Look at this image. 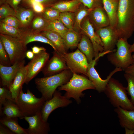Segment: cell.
I'll list each match as a JSON object with an SVG mask.
<instances>
[{
	"mask_svg": "<svg viewBox=\"0 0 134 134\" xmlns=\"http://www.w3.org/2000/svg\"><path fill=\"white\" fill-rule=\"evenodd\" d=\"M5 126L0 124V134H15Z\"/></svg>",
	"mask_w": 134,
	"mask_h": 134,
	"instance_id": "ee69618b",
	"label": "cell"
},
{
	"mask_svg": "<svg viewBox=\"0 0 134 134\" xmlns=\"http://www.w3.org/2000/svg\"><path fill=\"white\" fill-rule=\"evenodd\" d=\"M81 39L77 47L78 49L86 56L88 63L95 58V53L93 44L89 37L82 34Z\"/></svg>",
	"mask_w": 134,
	"mask_h": 134,
	"instance_id": "603a6c76",
	"label": "cell"
},
{
	"mask_svg": "<svg viewBox=\"0 0 134 134\" xmlns=\"http://www.w3.org/2000/svg\"><path fill=\"white\" fill-rule=\"evenodd\" d=\"M82 35L81 34L77 32L73 29H69L62 38L67 49L77 47Z\"/></svg>",
	"mask_w": 134,
	"mask_h": 134,
	"instance_id": "83f0119b",
	"label": "cell"
},
{
	"mask_svg": "<svg viewBox=\"0 0 134 134\" xmlns=\"http://www.w3.org/2000/svg\"><path fill=\"white\" fill-rule=\"evenodd\" d=\"M40 32L53 43L57 52L60 54L67 52V49L63 39L59 34L54 31L49 30H44Z\"/></svg>",
	"mask_w": 134,
	"mask_h": 134,
	"instance_id": "ffe728a7",
	"label": "cell"
},
{
	"mask_svg": "<svg viewBox=\"0 0 134 134\" xmlns=\"http://www.w3.org/2000/svg\"><path fill=\"white\" fill-rule=\"evenodd\" d=\"M60 12L57 9L50 7H45L42 15L46 19L51 21L59 19Z\"/></svg>",
	"mask_w": 134,
	"mask_h": 134,
	"instance_id": "836d02e7",
	"label": "cell"
},
{
	"mask_svg": "<svg viewBox=\"0 0 134 134\" xmlns=\"http://www.w3.org/2000/svg\"><path fill=\"white\" fill-rule=\"evenodd\" d=\"M132 56H133V59H134V53L133 54V55H132Z\"/></svg>",
	"mask_w": 134,
	"mask_h": 134,
	"instance_id": "816d5d0a",
	"label": "cell"
},
{
	"mask_svg": "<svg viewBox=\"0 0 134 134\" xmlns=\"http://www.w3.org/2000/svg\"><path fill=\"white\" fill-rule=\"evenodd\" d=\"M73 73L69 69L48 76L36 78V87L46 100L51 99L56 88L65 84L71 77Z\"/></svg>",
	"mask_w": 134,
	"mask_h": 134,
	"instance_id": "7a4b0ae2",
	"label": "cell"
},
{
	"mask_svg": "<svg viewBox=\"0 0 134 134\" xmlns=\"http://www.w3.org/2000/svg\"><path fill=\"white\" fill-rule=\"evenodd\" d=\"M87 17L95 30L110 25L109 18L103 7L92 9Z\"/></svg>",
	"mask_w": 134,
	"mask_h": 134,
	"instance_id": "e0dca14e",
	"label": "cell"
},
{
	"mask_svg": "<svg viewBox=\"0 0 134 134\" xmlns=\"http://www.w3.org/2000/svg\"><path fill=\"white\" fill-rule=\"evenodd\" d=\"M46 101L42 96L36 97L29 89L26 93H24L22 90L16 103L25 117L33 116L41 112Z\"/></svg>",
	"mask_w": 134,
	"mask_h": 134,
	"instance_id": "5b68a950",
	"label": "cell"
},
{
	"mask_svg": "<svg viewBox=\"0 0 134 134\" xmlns=\"http://www.w3.org/2000/svg\"><path fill=\"white\" fill-rule=\"evenodd\" d=\"M21 39L26 45L30 42L35 41L47 44L52 47L55 51L57 52L56 48L52 42L42 35L40 32H34L31 30L24 31Z\"/></svg>",
	"mask_w": 134,
	"mask_h": 134,
	"instance_id": "7402d4cb",
	"label": "cell"
},
{
	"mask_svg": "<svg viewBox=\"0 0 134 134\" xmlns=\"http://www.w3.org/2000/svg\"><path fill=\"white\" fill-rule=\"evenodd\" d=\"M104 92L114 107L128 110L134 109V106L127 96L126 87L118 80L111 77Z\"/></svg>",
	"mask_w": 134,
	"mask_h": 134,
	"instance_id": "277c9868",
	"label": "cell"
},
{
	"mask_svg": "<svg viewBox=\"0 0 134 134\" xmlns=\"http://www.w3.org/2000/svg\"><path fill=\"white\" fill-rule=\"evenodd\" d=\"M53 54L42 70L45 77L52 75L68 69L65 62L59 54L54 51Z\"/></svg>",
	"mask_w": 134,
	"mask_h": 134,
	"instance_id": "2e32d148",
	"label": "cell"
},
{
	"mask_svg": "<svg viewBox=\"0 0 134 134\" xmlns=\"http://www.w3.org/2000/svg\"><path fill=\"white\" fill-rule=\"evenodd\" d=\"M72 102L71 100L62 96L60 92L56 90L52 97L46 100L43 105L41 111L43 120L47 122L50 114L54 110L59 107H66Z\"/></svg>",
	"mask_w": 134,
	"mask_h": 134,
	"instance_id": "8fae6325",
	"label": "cell"
},
{
	"mask_svg": "<svg viewBox=\"0 0 134 134\" xmlns=\"http://www.w3.org/2000/svg\"><path fill=\"white\" fill-rule=\"evenodd\" d=\"M127 40L119 39L116 46L117 49L109 53V61L116 67L125 70L134 61L130 50V45Z\"/></svg>",
	"mask_w": 134,
	"mask_h": 134,
	"instance_id": "8992f818",
	"label": "cell"
},
{
	"mask_svg": "<svg viewBox=\"0 0 134 134\" xmlns=\"http://www.w3.org/2000/svg\"><path fill=\"white\" fill-rule=\"evenodd\" d=\"M125 134H133L134 133V129H129L125 128Z\"/></svg>",
	"mask_w": 134,
	"mask_h": 134,
	"instance_id": "c3c4849f",
	"label": "cell"
},
{
	"mask_svg": "<svg viewBox=\"0 0 134 134\" xmlns=\"http://www.w3.org/2000/svg\"><path fill=\"white\" fill-rule=\"evenodd\" d=\"M60 55L65 62L68 69L73 73H81L87 77L89 63L85 55L79 49L73 52H67Z\"/></svg>",
	"mask_w": 134,
	"mask_h": 134,
	"instance_id": "ba28073f",
	"label": "cell"
},
{
	"mask_svg": "<svg viewBox=\"0 0 134 134\" xmlns=\"http://www.w3.org/2000/svg\"><path fill=\"white\" fill-rule=\"evenodd\" d=\"M0 119V123L7 127L16 134H28L27 129L21 127L18 124V118H9L4 115Z\"/></svg>",
	"mask_w": 134,
	"mask_h": 134,
	"instance_id": "d4e9b609",
	"label": "cell"
},
{
	"mask_svg": "<svg viewBox=\"0 0 134 134\" xmlns=\"http://www.w3.org/2000/svg\"><path fill=\"white\" fill-rule=\"evenodd\" d=\"M74 12H61L58 20L67 28L69 29H72L74 25Z\"/></svg>",
	"mask_w": 134,
	"mask_h": 134,
	"instance_id": "d6a6232c",
	"label": "cell"
},
{
	"mask_svg": "<svg viewBox=\"0 0 134 134\" xmlns=\"http://www.w3.org/2000/svg\"><path fill=\"white\" fill-rule=\"evenodd\" d=\"M69 30L58 19L50 21L44 30H49L54 31L59 34L63 38Z\"/></svg>",
	"mask_w": 134,
	"mask_h": 134,
	"instance_id": "1f68e13d",
	"label": "cell"
},
{
	"mask_svg": "<svg viewBox=\"0 0 134 134\" xmlns=\"http://www.w3.org/2000/svg\"><path fill=\"white\" fill-rule=\"evenodd\" d=\"M24 1L28 5L34 2L39 3L45 7L49 6L59 1L58 0H26Z\"/></svg>",
	"mask_w": 134,
	"mask_h": 134,
	"instance_id": "60d3db41",
	"label": "cell"
},
{
	"mask_svg": "<svg viewBox=\"0 0 134 134\" xmlns=\"http://www.w3.org/2000/svg\"><path fill=\"white\" fill-rule=\"evenodd\" d=\"M33 8L34 11L38 13H42L44 11L45 7L41 4L37 2H33L29 5Z\"/></svg>",
	"mask_w": 134,
	"mask_h": 134,
	"instance_id": "7bdbcfd3",
	"label": "cell"
},
{
	"mask_svg": "<svg viewBox=\"0 0 134 134\" xmlns=\"http://www.w3.org/2000/svg\"><path fill=\"white\" fill-rule=\"evenodd\" d=\"M0 39L9 56L12 65L24 60L27 47L21 39L1 34Z\"/></svg>",
	"mask_w": 134,
	"mask_h": 134,
	"instance_id": "52a82bcc",
	"label": "cell"
},
{
	"mask_svg": "<svg viewBox=\"0 0 134 134\" xmlns=\"http://www.w3.org/2000/svg\"><path fill=\"white\" fill-rule=\"evenodd\" d=\"M58 1H69V0H58Z\"/></svg>",
	"mask_w": 134,
	"mask_h": 134,
	"instance_id": "f907efd6",
	"label": "cell"
},
{
	"mask_svg": "<svg viewBox=\"0 0 134 134\" xmlns=\"http://www.w3.org/2000/svg\"><path fill=\"white\" fill-rule=\"evenodd\" d=\"M23 0H0V5L6 3L9 5L16 11L18 8V5Z\"/></svg>",
	"mask_w": 134,
	"mask_h": 134,
	"instance_id": "b9f144b4",
	"label": "cell"
},
{
	"mask_svg": "<svg viewBox=\"0 0 134 134\" xmlns=\"http://www.w3.org/2000/svg\"><path fill=\"white\" fill-rule=\"evenodd\" d=\"M6 25L17 28L21 27L19 21L15 16H10L5 17L0 20Z\"/></svg>",
	"mask_w": 134,
	"mask_h": 134,
	"instance_id": "ab89813d",
	"label": "cell"
},
{
	"mask_svg": "<svg viewBox=\"0 0 134 134\" xmlns=\"http://www.w3.org/2000/svg\"><path fill=\"white\" fill-rule=\"evenodd\" d=\"M103 7L109 18L110 25L115 28L118 22V1L102 0Z\"/></svg>",
	"mask_w": 134,
	"mask_h": 134,
	"instance_id": "44dd1931",
	"label": "cell"
},
{
	"mask_svg": "<svg viewBox=\"0 0 134 134\" xmlns=\"http://www.w3.org/2000/svg\"><path fill=\"white\" fill-rule=\"evenodd\" d=\"M15 16L19 21L21 27H26L32 22L34 16L33 10L19 7L16 11Z\"/></svg>",
	"mask_w": 134,
	"mask_h": 134,
	"instance_id": "4316f807",
	"label": "cell"
},
{
	"mask_svg": "<svg viewBox=\"0 0 134 134\" xmlns=\"http://www.w3.org/2000/svg\"><path fill=\"white\" fill-rule=\"evenodd\" d=\"M28 67L27 64L19 70L10 87L9 89L11 93L12 98L16 102L22 90L23 85L24 83L27 74Z\"/></svg>",
	"mask_w": 134,
	"mask_h": 134,
	"instance_id": "ac0fdd59",
	"label": "cell"
},
{
	"mask_svg": "<svg viewBox=\"0 0 134 134\" xmlns=\"http://www.w3.org/2000/svg\"><path fill=\"white\" fill-rule=\"evenodd\" d=\"M114 111L117 114L120 124L122 127L134 129V109L128 110L118 107L116 108Z\"/></svg>",
	"mask_w": 134,
	"mask_h": 134,
	"instance_id": "d6986e66",
	"label": "cell"
},
{
	"mask_svg": "<svg viewBox=\"0 0 134 134\" xmlns=\"http://www.w3.org/2000/svg\"><path fill=\"white\" fill-rule=\"evenodd\" d=\"M35 54L32 51L28 50L26 53V57L28 59H32L34 57Z\"/></svg>",
	"mask_w": 134,
	"mask_h": 134,
	"instance_id": "7dc6e473",
	"label": "cell"
},
{
	"mask_svg": "<svg viewBox=\"0 0 134 134\" xmlns=\"http://www.w3.org/2000/svg\"><path fill=\"white\" fill-rule=\"evenodd\" d=\"M130 50L131 53H134V41L132 44L131 45Z\"/></svg>",
	"mask_w": 134,
	"mask_h": 134,
	"instance_id": "681fc988",
	"label": "cell"
},
{
	"mask_svg": "<svg viewBox=\"0 0 134 134\" xmlns=\"http://www.w3.org/2000/svg\"><path fill=\"white\" fill-rule=\"evenodd\" d=\"M58 88L59 90L65 91L64 96L68 99L73 98L78 104L81 102L80 98L84 96L82 93L83 91L88 89H95L93 84L89 79L75 73H73L68 82Z\"/></svg>",
	"mask_w": 134,
	"mask_h": 134,
	"instance_id": "3957f363",
	"label": "cell"
},
{
	"mask_svg": "<svg viewBox=\"0 0 134 134\" xmlns=\"http://www.w3.org/2000/svg\"><path fill=\"white\" fill-rule=\"evenodd\" d=\"M0 20L5 17L10 16H15L16 11L9 5L4 3L0 5Z\"/></svg>",
	"mask_w": 134,
	"mask_h": 134,
	"instance_id": "8d00e7d4",
	"label": "cell"
},
{
	"mask_svg": "<svg viewBox=\"0 0 134 134\" xmlns=\"http://www.w3.org/2000/svg\"><path fill=\"white\" fill-rule=\"evenodd\" d=\"M23 1H25V0H23Z\"/></svg>",
	"mask_w": 134,
	"mask_h": 134,
	"instance_id": "db71d44e",
	"label": "cell"
},
{
	"mask_svg": "<svg viewBox=\"0 0 134 134\" xmlns=\"http://www.w3.org/2000/svg\"><path fill=\"white\" fill-rule=\"evenodd\" d=\"M117 15L119 39L127 40L134 32V0H118Z\"/></svg>",
	"mask_w": 134,
	"mask_h": 134,
	"instance_id": "6da1fadb",
	"label": "cell"
},
{
	"mask_svg": "<svg viewBox=\"0 0 134 134\" xmlns=\"http://www.w3.org/2000/svg\"><path fill=\"white\" fill-rule=\"evenodd\" d=\"M0 64L6 66L12 65L9 56L0 39Z\"/></svg>",
	"mask_w": 134,
	"mask_h": 134,
	"instance_id": "74e56055",
	"label": "cell"
},
{
	"mask_svg": "<svg viewBox=\"0 0 134 134\" xmlns=\"http://www.w3.org/2000/svg\"><path fill=\"white\" fill-rule=\"evenodd\" d=\"M25 60L16 62L10 66L0 64V76L3 86L9 89L19 70L24 66Z\"/></svg>",
	"mask_w": 134,
	"mask_h": 134,
	"instance_id": "9a60e30c",
	"label": "cell"
},
{
	"mask_svg": "<svg viewBox=\"0 0 134 134\" xmlns=\"http://www.w3.org/2000/svg\"><path fill=\"white\" fill-rule=\"evenodd\" d=\"M0 34L21 39L24 31L19 28L9 26L1 22L0 23Z\"/></svg>",
	"mask_w": 134,
	"mask_h": 134,
	"instance_id": "f546056e",
	"label": "cell"
},
{
	"mask_svg": "<svg viewBox=\"0 0 134 134\" xmlns=\"http://www.w3.org/2000/svg\"><path fill=\"white\" fill-rule=\"evenodd\" d=\"M29 124L28 134H47L50 130L49 124L43 119L41 112L32 116L24 118Z\"/></svg>",
	"mask_w": 134,
	"mask_h": 134,
	"instance_id": "4fadbf2b",
	"label": "cell"
},
{
	"mask_svg": "<svg viewBox=\"0 0 134 134\" xmlns=\"http://www.w3.org/2000/svg\"><path fill=\"white\" fill-rule=\"evenodd\" d=\"M92 9H89L81 4L74 12V21L73 28L74 30L80 33L81 24L83 20Z\"/></svg>",
	"mask_w": 134,
	"mask_h": 134,
	"instance_id": "f1b7e54d",
	"label": "cell"
},
{
	"mask_svg": "<svg viewBox=\"0 0 134 134\" xmlns=\"http://www.w3.org/2000/svg\"><path fill=\"white\" fill-rule=\"evenodd\" d=\"M32 51L35 54H37L42 51H46V49L43 47L34 46L31 48Z\"/></svg>",
	"mask_w": 134,
	"mask_h": 134,
	"instance_id": "bcb514c9",
	"label": "cell"
},
{
	"mask_svg": "<svg viewBox=\"0 0 134 134\" xmlns=\"http://www.w3.org/2000/svg\"><path fill=\"white\" fill-rule=\"evenodd\" d=\"M81 3L79 0L59 1L49 6L55 8L61 12H75Z\"/></svg>",
	"mask_w": 134,
	"mask_h": 134,
	"instance_id": "484cf974",
	"label": "cell"
},
{
	"mask_svg": "<svg viewBox=\"0 0 134 134\" xmlns=\"http://www.w3.org/2000/svg\"><path fill=\"white\" fill-rule=\"evenodd\" d=\"M115 0V1H118V0Z\"/></svg>",
	"mask_w": 134,
	"mask_h": 134,
	"instance_id": "f5cc1de1",
	"label": "cell"
},
{
	"mask_svg": "<svg viewBox=\"0 0 134 134\" xmlns=\"http://www.w3.org/2000/svg\"><path fill=\"white\" fill-rule=\"evenodd\" d=\"M95 31L102 42L104 51L114 50L119 39L115 28L109 25Z\"/></svg>",
	"mask_w": 134,
	"mask_h": 134,
	"instance_id": "5bb4252c",
	"label": "cell"
},
{
	"mask_svg": "<svg viewBox=\"0 0 134 134\" xmlns=\"http://www.w3.org/2000/svg\"><path fill=\"white\" fill-rule=\"evenodd\" d=\"M85 6L91 9L103 7L102 0H79Z\"/></svg>",
	"mask_w": 134,
	"mask_h": 134,
	"instance_id": "f35d334b",
	"label": "cell"
},
{
	"mask_svg": "<svg viewBox=\"0 0 134 134\" xmlns=\"http://www.w3.org/2000/svg\"><path fill=\"white\" fill-rule=\"evenodd\" d=\"M80 33L86 35L91 41L94 51V58L99 56V53L104 51L103 44L90 22L87 16L85 18L81 23Z\"/></svg>",
	"mask_w": 134,
	"mask_h": 134,
	"instance_id": "7c38bea8",
	"label": "cell"
},
{
	"mask_svg": "<svg viewBox=\"0 0 134 134\" xmlns=\"http://www.w3.org/2000/svg\"><path fill=\"white\" fill-rule=\"evenodd\" d=\"M7 99L16 103L13 98L11 93L9 89L3 86L0 88V115L2 116V109L3 104Z\"/></svg>",
	"mask_w": 134,
	"mask_h": 134,
	"instance_id": "e575fe53",
	"label": "cell"
},
{
	"mask_svg": "<svg viewBox=\"0 0 134 134\" xmlns=\"http://www.w3.org/2000/svg\"><path fill=\"white\" fill-rule=\"evenodd\" d=\"M124 71L125 73L129 74L134 77V61Z\"/></svg>",
	"mask_w": 134,
	"mask_h": 134,
	"instance_id": "f6af8a7d",
	"label": "cell"
},
{
	"mask_svg": "<svg viewBox=\"0 0 134 134\" xmlns=\"http://www.w3.org/2000/svg\"><path fill=\"white\" fill-rule=\"evenodd\" d=\"M50 21L45 19L42 15L35 17L31 23V31L40 32L44 30Z\"/></svg>",
	"mask_w": 134,
	"mask_h": 134,
	"instance_id": "4dcf8cb0",
	"label": "cell"
},
{
	"mask_svg": "<svg viewBox=\"0 0 134 134\" xmlns=\"http://www.w3.org/2000/svg\"><path fill=\"white\" fill-rule=\"evenodd\" d=\"M124 77L127 82L128 85L126 89L128 94L130 96L131 101L134 106V77L125 73Z\"/></svg>",
	"mask_w": 134,
	"mask_h": 134,
	"instance_id": "d590c367",
	"label": "cell"
},
{
	"mask_svg": "<svg viewBox=\"0 0 134 134\" xmlns=\"http://www.w3.org/2000/svg\"><path fill=\"white\" fill-rule=\"evenodd\" d=\"M103 56V55L100 53L99 56L95 58L89 63L87 69V77L92 82L95 89L99 93L104 92L108 82L112 76L116 72L123 70L119 68H116L109 74L105 79H102L95 69L94 67L96 61L99 58Z\"/></svg>",
	"mask_w": 134,
	"mask_h": 134,
	"instance_id": "9c48e42d",
	"label": "cell"
},
{
	"mask_svg": "<svg viewBox=\"0 0 134 134\" xmlns=\"http://www.w3.org/2000/svg\"><path fill=\"white\" fill-rule=\"evenodd\" d=\"M50 54L46 51L35 54L34 57L28 64L27 74L24 83L29 82L42 71L49 60Z\"/></svg>",
	"mask_w": 134,
	"mask_h": 134,
	"instance_id": "30bf717a",
	"label": "cell"
},
{
	"mask_svg": "<svg viewBox=\"0 0 134 134\" xmlns=\"http://www.w3.org/2000/svg\"><path fill=\"white\" fill-rule=\"evenodd\" d=\"M3 106L2 116L5 115L9 118L18 117L20 119L24 118V116L16 103L7 99Z\"/></svg>",
	"mask_w": 134,
	"mask_h": 134,
	"instance_id": "cb8c5ba5",
	"label": "cell"
}]
</instances>
